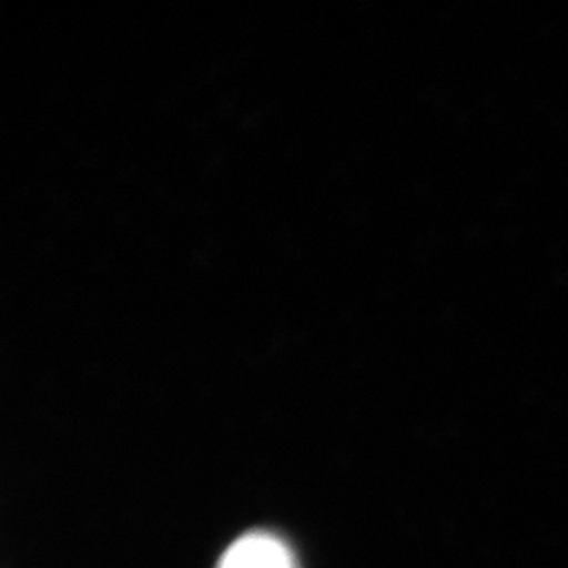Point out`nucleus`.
Wrapping results in <instances>:
<instances>
[{"mask_svg":"<svg viewBox=\"0 0 568 568\" xmlns=\"http://www.w3.org/2000/svg\"><path fill=\"white\" fill-rule=\"evenodd\" d=\"M217 568H297L293 551L270 532H248L225 549Z\"/></svg>","mask_w":568,"mask_h":568,"instance_id":"f257e3e1","label":"nucleus"}]
</instances>
